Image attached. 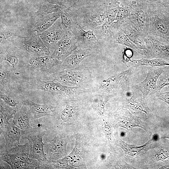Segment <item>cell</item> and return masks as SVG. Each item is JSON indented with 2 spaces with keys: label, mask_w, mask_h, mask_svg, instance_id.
Returning <instances> with one entry per match:
<instances>
[{
  "label": "cell",
  "mask_w": 169,
  "mask_h": 169,
  "mask_svg": "<svg viewBox=\"0 0 169 169\" xmlns=\"http://www.w3.org/2000/svg\"><path fill=\"white\" fill-rule=\"evenodd\" d=\"M15 84L21 90H40L48 92L54 96L69 97L79 91L77 86H66L53 79L48 81L34 77L16 79Z\"/></svg>",
  "instance_id": "1"
},
{
  "label": "cell",
  "mask_w": 169,
  "mask_h": 169,
  "mask_svg": "<svg viewBox=\"0 0 169 169\" xmlns=\"http://www.w3.org/2000/svg\"><path fill=\"white\" fill-rule=\"evenodd\" d=\"M28 142L0 152V160L6 162L13 169H45L38 160L29 157Z\"/></svg>",
  "instance_id": "2"
},
{
  "label": "cell",
  "mask_w": 169,
  "mask_h": 169,
  "mask_svg": "<svg viewBox=\"0 0 169 169\" xmlns=\"http://www.w3.org/2000/svg\"><path fill=\"white\" fill-rule=\"evenodd\" d=\"M62 63L51 55L30 57L20 70L28 74L29 77H49L53 74L61 70Z\"/></svg>",
  "instance_id": "3"
},
{
  "label": "cell",
  "mask_w": 169,
  "mask_h": 169,
  "mask_svg": "<svg viewBox=\"0 0 169 169\" xmlns=\"http://www.w3.org/2000/svg\"><path fill=\"white\" fill-rule=\"evenodd\" d=\"M149 18L148 35L157 36L169 44V13L165 7L156 3H147Z\"/></svg>",
  "instance_id": "4"
},
{
  "label": "cell",
  "mask_w": 169,
  "mask_h": 169,
  "mask_svg": "<svg viewBox=\"0 0 169 169\" xmlns=\"http://www.w3.org/2000/svg\"><path fill=\"white\" fill-rule=\"evenodd\" d=\"M125 7L126 11L125 21L139 32L143 38L148 35L149 18L147 12V3L132 0Z\"/></svg>",
  "instance_id": "5"
},
{
  "label": "cell",
  "mask_w": 169,
  "mask_h": 169,
  "mask_svg": "<svg viewBox=\"0 0 169 169\" xmlns=\"http://www.w3.org/2000/svg\"><path fill=\"white\" fill-rule=\"evenodd\" d=\"M107 6L83 8L79 9L70 16L82 27L93 30L103 24L106 20L105 16Z\"/></svg>",
  "instance_id": "6"
},
{
  "label": "cell",
  "mask_w": 169,
  "mask_h": 169,
  "mask_svg": "<svg viewBox=\"0 0 169 169\" xmlns=\"http://www.w3.org/2000/svg\"><path fill=\"white\" fill-rule=\"evenodd\" d=\"M8 40L28 54L30 57L51 55L39 35L30 33L28 37L13 36Z\"/></svg>",
  "instance_id": "7"
},
{
  "label": "cell",
  "mask_w": 169,
  "mask_h": 169,
  "mask_svg": "<svg viewBox=\"0 0 169 169\" xmlns=\"http://www.w3.org/2000/svg\"><path fill=\"white\" fill-rule=\"evenodd\" d=\"M45 132L42 127H38L24 133L21 137L28 141L29 157L38 160L44 165L45 169H52L44 151V143L43 138Z\"/></svg>",
  "instance_id": "8"
},
{
  "label": "cell",
  "mask_w": 169,
  "mask_h": 169,
  "mask_svg": "<svg viewBox=\"0 0 169 169\" xmlns=\"http://www.w3.org/2000/svg\"><path fill=\"white\" fill-rule=\"evenodd\" d=\"M30 57L26 53L7 40L0 43V62L6 61L15 73L20 70Z\"/></svg>",
  "instance_id": "9"
},
{
  "label": "cell",
  "mask_w": 169,
  "mask_h": 169,
  "mask_svg": "<svg viewBox=\"0 0 169 169\" xmlns=\"http://www.w3.org/2000/svg\"><path fill=\"white\" fill-rule=\"evenodd\" d=\"M70 140L66 134H57L52 140L45 142L44 150L47 159L49 161H56L66 156V146Z\"/></svg>",
  "instance_id": "10"
},
{
  "label": "cell",
  "mask_w": 169,
  "mask_h": 169,
  "mask_svg": "<svg viewBox=\"0 0 169 169\" xmlns=\"http://www.w3.org/2000/svg\"><path fill=\"white\" fill-rule=\"evenodd\" d=\"M90 76L87 69L79 66L72 69L58 71L49 77L61 83L76 85L88 79Z\"/></svg>",
  "instance_id": "11"
},
{
  "label": "cell",
  "mask_w": 169,
  "mask_h": 169,
  "mask_svg": "<svg viewBox=\"0 0 169 169\" xmlns=\"http://www.w3.org/2000/svg\"><path fill=\"white\" fill-rule=\"evenodd\" d=\"M13 122L22 131V135L42 125L34 117L28 108L22 104L16 110Z\"/></svg>",
  "instance_id": "12"
},
{
  "label": "cell",
  "mask_w": 169,
  "mask_h": 169,
  "mask_svg": "<svg viewBox=\"0 0 169 169\" xmlns=\"http://www.w3.org/2000/svg\"><path fill=\"white\" fill-rule=\"evenodd\" d=\"M77 48L74 34L69 28H66L63 37L55 44L51 55L63 62Z\"/></svg>",
  "instance_id": "13"
},
{
  "label": "cell",
  "mask_w": 169,
  "mask_h": 169,
  "mask_svg": "<svg viewBox=\"0 0 169 169\" xmlns=\"http://www.w3.org/2000/svg\"><path fill=\"white\" fill-rule=\"evenodd\" d=\"M70 29L77 40L78 48L81 49L97 48L100 44L99 39L96 37L93 30H84L75 21Z\"/></svg>",
  "instance_id": "14"
},
{
  "label": "cell",
  "mask_w": 169,
  "mask_h": 169,
  "mask_svg": "<svg viewBox=\"0 0 169 169\" xmlns=\"http://www.w3.org/2000/svg\"><path fill=\"white\" fill-rule=\"evenodd\" d=\"M164 69V66L155 68L148 66L146 78L134 87L139 90L144 97L156 93L157 92V81Z\"/></svg>",
  "instance_id": "15"
},
{
  "label": "cell",
  "mask_w": 169,
  "mask_h": 169,
  "mask_svg": "<svg viewBox=\"0 0 169 169\" xmlns=\"http://www.w3.org/2000/svg\"><path fill=\"white\" fill-rule=\"evenodd\" d=\"M148 56L162 59L169 63V44L161 41L154 36L148 35L144 38Z\"/></svg>",
  "instance_id": "16"
},
{
  "label": "cell",
  "mask_w": 169,
  "mask_h": 169,
  "mask_svg": "<svg viewBox=\"0 0 169 169\" xmlns=\"http://www.w3.org/2000/svg\"><path fill=\"white\" fill-rule=\"evenodd\" d=\"M66 29L58 19L50 27L39 35L51 54L56 44L63 37Z\"/></svg>",
  "instance_id": "17"
},
{
  "label": "cell",
  "mask_w": 169,
  "mask_h": 169,
  "mask_svg": "<svg viewBox=\"0 0 169 169\" xmlns=\"http://www.w3.org/2000/svg\"><path fill=\"white\" fill-rule=\"evenodd\" d=\"M97 52V49L95 48H80L75 50L62 62L61 70L72 69L78 66L84 59Z\"/></svg>",
  "instance_id": "18"
},
{
  "label": "cell",
  "mask_w": 169,
  "mask_h": 169,
  "mask_svg": "<svg viewBox=\"0 0 169 169\" xmlns=\"http://www.w3.org/2000/svg\"><path fill=\"white\" fill-rule=\"evenodd\" d=\"M133 69L131 67L103 80L99 85V88L106 91H110L124 86L133 71Z\"/></svg>",
  "instance_id": "19"
},
{
  "label": "cell",
  "mask_w": 169,
  "mask_h": 169,
  "mask_svg": "<svg viewBox=\"0 0 169 169\" xmlns=\"http://www.w3.org/2000/svg\"><path fill=\"white\" fill-rule=\"evenodd\" d=\"M84 153V151L81 144L76 139L75 145L72 151L68 156L63 157L67 169L86 168Z\"/></svg>",
  "instance_id": "20"
},
{
  "label": "cell",
  "mask_w": 169,
  "mask_h": 169,
  "mask_svg": "<svg viewBox=\"0 0 169 169\" xmlns=\"http://www.w3.org/2000/svg\"><path fill=\"white\" fill-rule=\"evenodd\" d=\"M22 103L28 108L35 118L37 119L46 116H54L59 110L57 106L38 104L28 99L22 100Z\"/></svg>",
  "instance_id": "21"
},
{
  "label": "cell",
  "mask_w": 169,
  "mask_h": 169,
  "mask_svg": "<svg viewBox=\"0 0 169 169\" xmlns=\"http://www.w3.org/2000/svg\"><path fill=\"white\" fill-rule=\"evenodd\" d=\"M3 135L5 141V149H8L20 145V138L22 136V131L12 121L0 133Z\"/></svg>",
  "instance_id": "22"
},
{
  "label": "cell",
  "mask_w": 169,
  "mask_h": 169,
  "mask_svg": "<svg viewBox=\"0 0 169 169\" xmlns=\"http://www.w3.org/2000/svg\"><path fill=\"white\" fill-rule=\"evenodd\" d=\"M60 17V12L38 17L36 23L29 33L39 35L50 27Z\"/></svg>",
  "instance_id": "23"
},
{
  "label": "cell",
  "mask_w": 169,
  "mask_h": 169,
  "mask_svg": "<svg viewBox=\"0 0 169 169\" xmlns=\"http://www.w3.org/2000/svg\"><path fill=\"white\" fill-rule=\"evenodd\" d=\"M4 66L0 63V91L7 94H11L13 89L15 79H14V72L12 67Z\"/></svg>",
  "instance_id": "24"
},
{
  "label": "cell",
  "mask_w": 169,
  "mask_h": 169,
  "mask_svg": "<svg viewBox=\"0 0 169 169\" xmlns=\"http://www.w3.org/2000/svg\"><path fill=\"white\" fill-rule=\"evenodd\" d=\"M110 42L129 47L139 53L148 56L147 51L139 48L130 40L120 28L115 29Z\"/></svg>",
  "instance_id": "25"
},
{
  "label": "cell",
  "mask_w": 169,
  "mask_h": 169,
  "mask_svg": "<svg viewBox=\"0 0 169 169\" xmlns=\"http://www.w3.org/2000/svg\"><path fill=\"white\" fill-rule=\"evenodd\" d=\"M120 28L130 40L141 49L146 50L144 38L136 30L125 21Z\"/></svg>",
  "instance_id": "26"
},
{
  "label": "cell",
  "mask_w": 169,
  "mask_h": 169,
  "mask_svg": "<svg viewBox=\"0 0 169 169\" xmlns=\"http://www.w3.org/2000/svg\"><path fill=\"white\" fill-rule=\"evenodd\" d=\"M115 28L113 22L106 20L103 24L93 30L96 38L105 41H110L113 36Z\"/></svg>",
  "instance_id": "27"
},
{
  "label": "cell",
  "mask_w": 169,
  "mask_h": 169,
  "mask_svg": "<svg viewBox=\"0 0 169 169\" xmlns=\"http://www.w3.org/2000/svg\"><path fill=\"white\" fill-rule=\"evenodd\" d=\"M15 112L16 110L0 99V133L9 124V120L13 118Z\"/></svg>",
  "instance_id": "28"
},
{
  "label": "cell",
  "mask_w": 169,
  "mask_h": 169,
  "mask_svg": "<svg viewBox=\"0 0 169 169\" xmlns=\"http://www.w3.org/2000/svg\"><path fill=\"white\" fill-rule=\"evenodd\" d=\"M131 67L133 68L141 66L151 67H160L169 66V63L160 58L153 59L142 58L138 59H132L129 62Z\"/></svg>",
  "instance_id": "29"
},
{
  "label": "cell",
  "mask_w": 169,
  "mask_h": 169,
  "mask_svg": "<svg viewBox=\"0 0 169 169\" xmlns=\"http://www.w3.org/2000/svg\"><path fill=\"white\" fill-rule=\"evenodd\" d=\"M76 110V107L72 102L67 101L65 106L59 115L61 124H67L71 121L74 116Z\"/></svg>",
  "instance_id": "30"
},
{
  "label": "cell",
  "mask_w": 169,
  "mask_h": 169,
  "mask_svg": "<svg viewBox=\"0 0 169 169\" xmlns=\"http://www.w3.org/2000/svg\"><path fill=\"white\" fill-rule=\"evenodd\" d=\"M65 9L64 6L44 2L35 13V14L37 16L39 17L55 12H60Z\"/></svg>",
  "instance_id": "31"
},
{
  "label": "cell",
  "mask_w": 169,
  "mask_h": 169,
  "mask_svg": "<svg viewBox=\"0 0 169 169\" xmlns=\"http://www.w3.org/2000/svg\"><path fill=\"white\" fill-rule=\"evenodd\" d=\"M0 31V44L5 42L12 36H22L19 35V29L9 25L1 23Z\"/></svg>",
  "instance_id": "32"
},
{
  "label": "cell",
  "mask_w": 169,
  "mask_h": 169,
  "mask_svg": "<svg viewBox=\"0 0 169 169\" xmlns=\"http://www.w3.org/2000/svg\"><path fill=\"white\" fill-rule=\"evenodd\" d=\"M120 4L119 0H111L106 12V18L108 21L113 22L115 20L116 14L120 7Z\"/></svg>",
  "instance_id": "33"
},
{
  "label": "cell",
  "mask_w": 169,
  "mask_h": 169,
  "mask_svg": "<svg viewBox=\"0 0 169 169\" xmlns=\"http://www.w3.org/2000/svg\"><path fill=\"white\" fill-rule=\"evenodd\" d=\"M169 85V66H164L163 72L160 76L157 82V92L164 87Z\"/></svg>",
  "instance_id": "34"
},
{
  "label": "cell",
  "mask_w": 169,
  "mask_h": 169,
  "mask_svg": "<svg viewBox=\"0 0 169 169\" xmlns=\"http://www.w3.org/2000/svg\"><path fill=\"white\" fill-rule=\"evenodd\" d=\"M11 94L0 91V99L2 100L6 104L16 110L22 104V100L19 101Z\"/></svg>",
  "instance_id": "35"
},
{
  "label": "cell",
  "mask_w": 169,
  "mask_h": 169,
  "mask_svg": "<svg viewBox=\"0 0 169 169\" xmlns=\"http://www.w3.org/2000/svg\"><path fill=\"white\" fill-rule=\"evenodd\" d=\"M147 144V143L145 145L139 147H133L130 146L123 141H119V145L118 146L122 148L124 150L125 154L130 156H133L140 152L142 150H144Z\"/></svg>",
  "instance_id": "36"
},
{
  "label": "cell",
  "mask_w": 169,
  "mask_h": 169,
  "mask_svg": "<svg viewBox=\"0 0 169 169\" xmlns=\"http://www.w3.org/2000/svg\"><path fill=\"white\" fill-rule=\"evenodd\" d=\"M60 16L62 24L66 28L70 29L74 23V21L65 9L60 12Z\"/></svg>",
  "instance_id": "37"
},
{
  "label": "cell",
  "mask_w": 169,
  "mask_h": 169,
  "mask_svg": "<svg viewBox=\"0 0 169 169\" xmlns=\"http://www.w3.org/2000/svg\"><path fill=\"white\" fill-rule=\"evenodd\" d=\"M79 0H44V2L64 7L66 8H71Z\"/></svg>",
  "instance_id": "38"
},
{
  "label": "cell",
  "mask_w": 169,
  "mask_h": 169,
  "mask_svg": "<svg viewBox=\"0 0 169 169\" xmlns=\"http://www.w3.org/2000/svg\"><path fill=\"white\" fill-rule=\"evenodd\" d=\"M169 157L168 151L162 148H161L159 151L156 154L155 158L157 161L165 162V160Z\"/></svg>",
  "instance_id": "39"
},
{
  "label": "cell",
  "mask_w": 169,
  "mask_h": 169,
  "mask_svg": "<svg viewBox=\"0 0 169 169\" xmlns=\"http://www.w3.org/2000/svg\"><path fill=\"white\" fill-rule=\"evenodd\" d=\"M138 3H159L166 7L169 5V0H133Z\"/></svg>",
  "instance_id": "40"
},
{
  "label": "cell",
  "mask_w": 169,
  "mask_h": 169,
  "mask_svg": "<svg viewBox=\"0 0 169 169\" xmlns=\"http://www.w3.org/2000/svg\"><path fill=\"white\" fill-rule=\"evenodd\" d=\"M156 96L157 99L164 101L169 106V91L163 93L157 92Z\"/></svg>",
  "instance_id": "41"
},
{
  "label": "cell",
  "mask_w": 169,
  "mask_h": 169,
  "mask_svg": "<svg viewBox=\"0 0 169 169\" xmlns=\"http://www.w3.org/2000/svg\"><path fill=\"white\" fill-rule=\"evenodd\" d=\"M102 129L105 136L109 141L111 140V131L110 127L107 122H105L102 125Z\"/></svg>",
  "instance_id": "42"
},
{
  "label": "cell",
  "mask_w": 169,
  "mask_h": 169,
  "mask_svg": "<svg viewBox=\"0 0 169 169\" xmlns=\"http://www.w3.org/2000/svg\"><path fill=\"white\" fill-rule=\"evenodd\" d=\"M133 55L132 51L129 49H124L123 53V60L125 62L129 63L131 60V58Z\"/></svg>",
  "instance_id": "43"
},
{
  "label": "cell",
  "mask_w": 169,
  "mask_h": 169,
  "mask_svg": "<svg viewBox=\"0 0 169 169\" xmlns=\"http://www.w3.org/2000/svg\"><path fill=\"white\" fill-rule=\"evenodd\" d=\"M105 103L103 100H98L97 109L100 114H104L105 112Z\"/></svg>",
  "instance_id": "44"
},
{
  "label": "cell",
  "mask_w": 169,
  "mask_h": 169,
  "mask_svg": "<svg viewBox=\"0 0 169 169\" xmlns=\"http://www.w3.org/2000/svg\"><path fill=\"white\" fill-rule=\"evenodd\" d=\"M119 126L124 127L127 129L129 128H132L134 127L137 126L142 127L141 126L126 121H122L119 124Z\"/></svg>",
  "instance_id": "45"
},
{
  "label": "cell",
  "mask_w": 169,
  "mask_h": 169,
  "mask_svg": "<svg viewBox=\"0 0 169 169\" xmlns=\"http://www.w3.org/2000/svg\"><path fill=\"white\" fill-rule=\"evenodd\" d=\"M159 169H169V165L163 166L160 167Z\"/></svg>",
  "instance_id": "46"
},
{
  "label": "cell",
  "mask_w": 169,
  "mask_h": 169,
  "mask_svg": "<svg viewBox=\"0 0 169 169\" xmlns=\"http://www.w3.org/2000/svg\"><path fill=\"white\" fill-rule=\"evenodd\" d=\"M167 11L169 13V5L167 6L166 7H165Z\"/></svg>",
  "instance_id": "47"
},
{
  "label": "cell",
  "mask_w": 169,
  "mask_h": 169,
  "mask_svg": "<svg viewBox=\"0 0 169 169\" xmlns=\"http://www.w3.org/2000/svg\"><path fill=\"white\" fill-rule=\"evenodd\" d=\"M167 138L169 140V136H167V137H165V138Z\"/></svg>",
  "instance_id": "48"
}]
</instances>
